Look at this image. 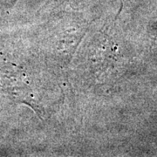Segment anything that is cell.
Segmentation results:
<instances>
[{
    "mask_svg": "<svg viewBox=\"0 0 157 157\" xmlns=\"http://www.w3.org/2000/svg\"><path fill=\"white\" fill-rule=\"evenodd\" d=\"M1 83L15 100L33 106L32 91L22 73L9 69L8 72L1 75Z\"/></svg>",
    "mask_w": 157,
    "mask_h": 157,
    "instance_id": "6da1fadb",
    "label": "cell"
}]
</instances>
